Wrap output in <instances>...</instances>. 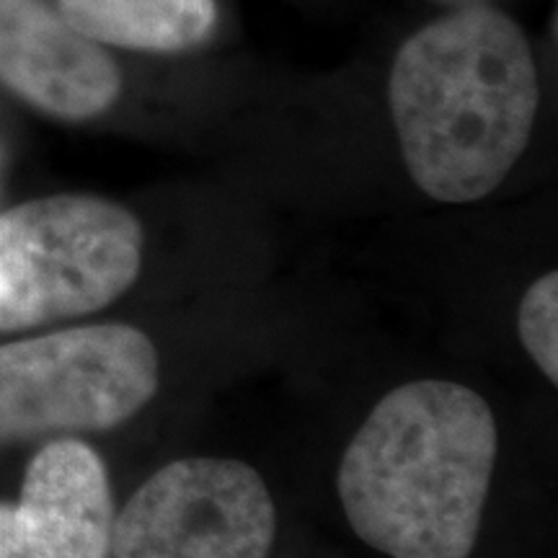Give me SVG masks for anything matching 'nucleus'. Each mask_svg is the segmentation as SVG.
Segmentation results:
<instances>
[{
	"label": "nucleus",
	"instance_id": "1",
	"mask_svg": "<svg viewBox=\"0 0 558 558\" xmlns=\"http://www.w3.org/2000/svg\"><path fill=\"white\" fill-rule=\"evenodd\" d=\"M497 456V416L478 390L445 378L403 383L341 452L349 527L390 558H471Z\"/></svg>",
	"mask_w": 558,
	"mask_h": 558
},
{
	"label": "nucleus",
	"instance_id": "2",
	"mask_svg": "<svg viewBox=\"0 0 558 558\" xmlns=\"http://www.w3.org/2000/svg\"><path fill=\"white\" fill-rule=\"evenodd\" d=\"M388 101L414 184L445 205H469L527 150L541 104L533 50L505 13L463 9L403 41Z\"/></svg>",
	"mask_w": 558,
	"mask_h": 558
},
{
	"label": "nucleus",
	"instance_id": "3",
	"mask_svg": "<svg viewBox=\"0 0 558 558\" xmlns=\"http://www.w3.org/2000/svg\"><path fill=\"white\" fill-rule=\"evenodd\" d=\"M145 233L128 207L54 194L0 213V331L109 308L137 282Z\"/></svg>",
	"mask_w": 558,
	"mask_h": 558
},
{
	"label": "nucleus",
	"instance_id": "4",
	"mask_svg": "<svg viewBox=\"0 0 558 558\" xmlns=\"http://www.w3.org/2000/svg\"><path fill=\"white\" fill-rule=\"evenodd\" d=\"M160 386L158 349L130 324H90L0 344V445L109 432Z\"/></svg>",
	"mask_w": 558,
	"mask_h": 558
},
{
	"label": "nucleus",
	"instance_id": "5",
	"mask_svg": "<svg viewBox=\"0 0 558 558\" xmlns=\"http://www.w3.org/2000/svg\"><path fill=\"white\" fill-rule=\"evenodd\" d=\"M277 505L239 458H179L137 488L111 530L114 558H269Z\"/></svg>",
	"mask_w": 558,
	"mask_h": 558
},
{
	"label": "nucleus",
	"instance_id": "6",
	"mask_svg": "<svg viewBox=\"0 0 558 558\" xmlns=\"http://www.w3.org/2000/svg\"><path fill=\"white\" fill-rule=\"evenodd\" d=\"M114 514L99 452L52 439L26 465L16 505L0 501V558H111Z\"/></svg>",
	"mask_w": 558,
	"mask_h": 558
},
{
	"label": "nucleus",
	"instance_id": "7",
	"mask_svg": "<svg viewBox=\"0 0 558 558\" xmlns=\"http://www.w3.org/2000/svg\"><path fill=\"white\" fill-rule=\"evenodd\" d=\"M0 83L60 120H94L114 107V60L41 0H0Z\"/></svg>",
	"mask_w": 558,
	"mask_h": 558
},
{
	"label": "nucleus",
	"instance_id": "8",
	"mask_svg": "<svg viewBox=\"0 0 558 558\" xmlns=\"http://www.w3.org/2000/svg\"><path fill=\"white\" fill-rule=\"evenodd\" d=\"M60 16L88 39L145 52H177L213 32L215 0H58Z\"/></svg>",
	"mask_w": 558,
	"mask_h": 558
},
{
	"label": "nucleus",
	"instance_id": "9",
	"mask_svg": "<svg viewBox=\"0 0 558 558\" xmlns=\"http://www.w3.org/2000/svg\"><path fill=\"white\" fill-rule=\"evenodd\" d=\"M520 344L535 367L558 383V275L546 271L525 290L518 308Z\"/></svg>",
	"mask_w": 558,
	"mask_h": 558
}]
</instances>
